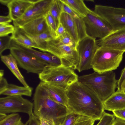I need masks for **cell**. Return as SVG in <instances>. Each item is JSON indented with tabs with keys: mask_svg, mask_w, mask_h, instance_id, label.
<instances>
[{
	"mask_svg": "<svg viewBox=\"0 0 125 125\" xmlns=\"http://www.w3.org/2000/svg\"><path fill=\"white\" fill-rule=\"evenodd\" d=\"M70 113L100 120L104 112L103 102L92 91L78 81L66 90Z\"/></svg>",
	"mask_w": 125,
	"mask_h": 125,
	"instance_id": "1",
	"label": "cell"
},
{
	"mask_svg": "<svg viewBox=\"0 0 125 125\" xmlns=\"http://www.w3.org/2000/svg\"><path fill=\"white\" fill-rule=\"evenodd\" d=\"M34 114L46 120L51 125H62L70 113L67 108L52 99L40 82L33 96Z\"/></svg>",
	"mask_w": 125,
	"mask_h": 125,
	"instance_id": "2",
	"label": "cell"
},
{
	"mask_svg": "<svg viewBox=\"0 0 125 125\" xmlns=\"http://www.w3.org/2000/svg\"><path fill=\"white\" fill-rule=\"evenodd\" d=\"M115 76L112 71L95 72L78 77V81L92 91L103 102L115 92L118 82Z\"/></svg>",
	"mask_w": 125,
	"mask_h": 125,
	"instance_id": "3",
	"label": "cell"
},
{
	"mask_svg": "<svg viewBox=\"0 0 125 125\" xmlns=\"http://www.w3.org/2000/svg\"><path fill=\"white\" fill-rule=\"evenodd\" d=\"M41 82L66 90L78 81V75L73 69L63 66L55 67L46 65L38 74Z\"/></svg>",
	"mask_w": 125,
	"mask_h": 125,
	"instance_id": "4",
	"label": "cell"
},
{
	"mask_svg": "<svg viewBox=\"0 0 125 125\" xmlns=\"http://www.w3.org/2000/svg\"><path fill=\"white\" fill-rule=\"evenodd\" d=\"M124 52L108 47H99L93 59L92 68L98 73L115 70L121 62Z\"/></svg>",
	"mask_w": 125,
	"mask_h": 125,
	"instance_id": "5",
	"label": "cell"
},
{
	"mask_svg": "<svg viewBox=\"0 0 125 125\" xmlns=\"http://www.w3.org/2000/svg\"><path fill=\"white\" fill-rule=\"evenodd\" d=\"M46 52L60 58L62 66L73 70L76 69L79 62V56L76 49L61 43L56 38L47 42Z\"/></svg>",
	"mask_w": 125,
	"mask_h": 125,
	"instance_id": "6",
	"label": "cell"
},
{
	"mask_svg": "<svg viewBox=\"0 0 125 125\" xmlns=\"http://www.w3.org/2000/svg\"><path fill=\"white\" fill-rule=\"evenodd\" d=\"M82 18L88 36L96 39H102L113 31L107 22L90 9Z\"/></svg>",
	"mask_w": 125,
	"mask_h": 125,
	"instance_id": "7",
	"label": "cell"
},
{
	"mask_svg": "<svg viewBox=\"0 0 125 125\" xmlns=\"http://www.w3.org/2000/svg\"><path fill=\"white\" fill-rule=\"evenodd\" d=\"M96 39L88 36L77 43L76 49L79 60L76 69L79 72L92 68L93 59L99 47Z\"/></svg>",
	"mask_w": 125,
	"mask_h": 125,
	"instance_id": "8",
	"label": "cell"
},
{
	"mask_svg": "<svg viewBox=\"0 0 125 125\" xmlns=\"http://www.w3.org/2000/svg\"><path fill=\"white\" fill-rule=\"evenodd\" d=\"M9 49L10 53L16 60L19 66L28 73L39 74L46 65H49L17 47L10 46Z\"/></svg>",
	"mask_w": 125,
	"mask_h": 125,
	"instance_id": "9",
	"label": "cell"
},
{
	"mask_svg": "<svg viewBox=\"0 0 125 125\" xmlns=\"http://www.w3.org/2000/svg\"><path fill=\"white\" fill-rule=\"evenodd\" d=\"M94 11L109 23L113 31L125 28V8L96 5Z\"/></svg>",
	"mask_w": 125,
	"mask_h": 125,
	"instance_id": "10",
	"label": "cell"
},
{
	"mask_svg": "<svg viewBox=\"0 0 125 125\" xmlns=\"http://www.w3.org/2000/svg\"><path fill=\"white\" fill-rule=\"evenodd\" d=\"M33 104L22 96H7L0 98V113L20 112L33 114Z\"/></svg>",
	"mask_w": 125,
	"mask_h": 125,
	"instance_id": "11",
	"label": "cell"
},
{
	"mask_svg": "<svg viewBox=\"0 0 125 125\" xmlns=\"http://www.w3.org/2000/svg\"><path fill=\"white\" fill-rule=\"evenodd\" d=\"M53 0H37L20 18L13 21L15 27H21L39 18L45 17L49 12Z\"/></svg>",
	"mask_w": 125,
	"mask_h": 125,
	"instance_id": "12",
	"label": "cell"
},
{
	"mask_svg": "<svg viewBox=\"0 0 125 125\" xmlns=\"http://www.w3.org/2000/svg\"><path fill=\"white\" fill-rule=\"evenodd\" d=\"M99 47H104L125 52V28L115 31L104 38L96 40Z\"/></svg>",
	"mask_w": 125,
	"mask_h": 125,
	"instance_id": "13",
	"label": "cell"
},
{
	"mask_svg": "<svg viewBox=\"0 0 125 125\" xmlns=\"http://www.w3.org/2000/svg\"><path fill=\"white\" fill-rule=\"evenodd\" d=\"M11 46L18 47L52 66L55 67L63 66L61 59L51 53L41 52L33 49L32 48L24 46L12 40L11 41Z\"/></svg>",
	"mask_w": 125,
	"mask_h": 125,
	"instance_id": "14",
	"label": "cell"
},
{
	"mask_svg": "<svg viewBox=\"0 0 125 125\" xmlns=\"http://www.w3.org/2000/svg\"><path fill=\"white\" fill-rule=\"evenodd\" d=\"M37 0H11L7 6L13 21L20 18Z\"/></svg>",
	"mask_w": 125,
	"mask_h": 125,
	"instance_id": "15",
	"label": "cell"
},
{
	"mask_svg": "<svg viewBox=\"0 0 125 125\" xmlns=\"http://www.w3.org/2000/svg\"><path fill=\"white\" fill-rule=\"evenodd\" d=\"M19 28L26 34L33 36H37L49 30L45 16L32 21Z\"/></svg>",
	"mask_w": 125,
	"mask_h": 125,
	"instance_id": "16",
	"label": "cell"
},
{
	"mask_svg": "<svg viewBox=\"0 0 125 125\" xmlns=\"http://www.w3.org/2000/svg\"><path fill=\"white\" fill-rule=\"evenodd\" d=\"M103 103L104 110L109 111L125 108V93L117 91Z\"/></svg>",
	"mask_w": 125,
	"mask_h": 125,
	"instance_id": "17",
	"label": "cell"
},
{
	"mask_svg": "<svg viewBox=\"0 0 125 125\" xmlns=\"http://www.w3.org/2000/svg\"><path fill=\"white\" fill-rule=\"evenodd\" d=\"M0 57L2 61L23 86L26 87H29L20 72L18 66L17 62L13 56L10 53L7 55H2Z\"/></svg>",
	"mask_w": 125,
	"mask_h": 125,
	"instance_id": "18",
	"label": "cell"
},
{
	"mask_svg": "<svg viewBox=\"0 0 125 125\" xmlns=\"http://www.w3.org/2000/svg\"><path fill=\"white\" fill-rule=\"evenodd\" d=\"M40 83L46 89L52 99L67 107V97L66 90L41 82Z\"/></svg>",
	"mask_w": 125,
	"mask_h": 125,
	"instance_id": "19",
	"label": "cell"
},
{
	"mask_svg": "<svg viewBox=\"0 0 125 125\" xmlns=\"http://www.w3.org/2000/svg\"><path fill=\"white\" fill-rule=\"evenodd\" d=\"M60 23L77 44L79 41L77 28L74 18L65 12H62L60 19Z\"/></svg>",
	"mask_w": 125,
	"mask_h": 125,
	"instance_id": "20",
	"label": "cell"
},
{
	"mask_svg": "<svg viewBox=\"0 0 125 125\" xmlns=\"http://www.w3.org/2000/svg\"><path fill=\"white\" fill-rule=\"evenodd\" d=\"M15 30L12 34V40L25 46L38 49V47L20 28L15 27Z\"/></svg>",
	"mask_w": 125,
	"mask_h": 125,
	"instance_id": "21",
	"label": "cell"
},
{
	"mask_svg": "<svg viewBox=\"0 0 125 125\" xmlns=\"http://www.w3.org/2000/svg\"><path fill=\"white\" fill-rule=\"evenodd\" d=\"M33 89L30 86H21L10 83L1 95L7 96L24 95L31 97L32 95Z\"/></svg>",
	"mask_w": 125,
	"mask_h": 125,
	"instance_id": "22",
	"label": "cell"
},
{
	"mask_svg": "<svg viewBox=\"0 0 125 125\" xmlns=\"http://www.w3.org/2000/svg\"><path fill=\"white\" fill-rule=\"evenodd\" d=\"M25 33L36 45L38 49L44 52H46V45L47 42L55 39L49 29L47 31L36 36H32Z\"/></svg>",
	"mask_w": 125,
	"mask_h": 125,
	"instance_id": "23",
	"label": "cell"
},
{
	"mask_svg": "<svg viewBox=\"0 0 125 125\" xmlns=\"http://www.w3.org/2000/svg\"><path fill=\"white\" fill-rule=\"evenodd\" d=\"M81 18L85 17L90 9L82 0H61Z\"/></svg>",
	"mask_w": 125,
	"mask_h": 125,
	"instance_id": "24",
	"label": "cell"
},
{
	"mask_svg": "<svg viewBox=\"0 0 125 125\" xmlns=\"http://www.w3.org/2000/svg\"><path fill=\"white\" fill-rule=\"evenodd\" d=\"M27 121L24 123L21 121L20 115L17 113H12L0 120V125H27Z\"/></svg>",
	"mask_w": 125,
	"mask_h": 125,
	"instance_id": "25",
	"label": "cell"
},
{
	"mask_svg": "<svg viewBox=\"0 0 125 125\" xmlns=\"http://www.w3.org/2000/svg\"><path fill=\"white\" fill-rule=\"evenodd\" d=\"M49 12L54 19L57 27L60 23V17L62 12L61 4L60 0H53Z\"/></svg>",
	"mask_w": 125,
	"mask_h": 125,
	"instance_id": "26",
	"label": "cell"
},
{
	"mask_svg": "<svg viewBox=\"0 0 125 125\" xmlns=\"http://www.w3.org/2000/svg\"><path fill=\"white\" fill-rule=\"evenodd\" d=\"M73 18L75 23L79 41L88 36L86 32L85 26L82 18L79 17Z\"/></svg>",
	"mask_w": 125,
	"mask_h": 125,
	"instance_id": "27",
	"label": "cell"
},
{
	"mask_svg": "<svg viewBox=\"0 0 125 125\" xmlns=\"http://www.w3.org/2000/svg\"><path fill=\"white\" fill-rule=\"evenodd\" d=\"M57 38L62 44L76 49L77 44L67 32H65Z\"/></svg>",
	"mask_w": 125,
	"mask_h": 125,
	"instance_id": "28",
	"label": "cell"
},
{
	"mask_svg": "<svg viewBox=\"0 0 125 125\" xmlns=\"http://www.w3.org/2000/svg\"><path fill=\"white\" fill-rule=\"evenodd\" d=\"M45 18L49 29L52 33L54 38H56V31L57 27L54 19L49 12L45 16Z\"/></svg>",
	"mask_w": 125,
	"mask_h": 125,
	"instance_id": "29",
	"label": "cell"
},
{
	"mask_svg": "<svg viewBox=\"0 0 125 125\" xmlns=\"http://www.w3.org/2000/svg\"><path fill=\"white\" fill-rule=\"evenodd\" d=\"M114 114L104 112L99 123L96 125H112L115 119Z\"/></svg>",
	"mask_w": 125,
	"mask_h": 125,
	"instance_id": "30",
	"label": "cell"
},
{
	"mask_svg": "<svg viewBox=\"0 0 125 125\" xmlns=\"http://www.w3.org/2000/svg\"><path fill=\"white\" fill-rule=\"evenodd\" d=\"M15 27L9 23L0 24V37L8 35L13 33L15 30Z\"/></svg>",
	"mask_w": 125,
	"mask_h": 125,
	"instance_id": "31",
	"label": "cell"
},
{
	"mask_svg": "<svg viewBox=\"0 0 125 125\" xmlns=\"http://www.w3.org/2000/svg\"><path fill=\"white\" fill-rule=\"evenodd\" d=\"M11 37L9 35L0 37V55L6 50L10 49L12 40Z\"/></svg>",
	"mask_w": 125,
	"mask_h": 125,
	"instance_id": "32",
	"label": "cell"
},
{
	"mask_svg": "<svg viewBox=\"0 0 125 125\" xmlns=\"http://www.w3.org/2000/svg\"><path fill=\"white\" fill-rule=\"evenodd\" d=\"M95 121L89 117L80 115L74 125H94Z\"/></svg>",
	"mask_w": 125,
	"mask_h": 125,
	"instance_id": "33",
	"label": "cell"
},
{
	"mask_svg": "<svg viewBox=\"0 0 125 125\" xmlns=\"http://www.w3.org/2000/svg\"><path fill=\"white\" fill-rule=\"evenodd\" d=\"M80 115L69 113L66 116L62 125H74Z\"/></svg>",
	"mask_w": 125,
	"mask_h": 125,
	"instance_id": "34",
	"label": "cell"
},
{
	"mask_svg": "<svg viewBox=\"0 0 125 125\" xmlns=\"http://www.w3.org/2000/svg\"><path fill=\"white\" fill-rule=\"evenodd\" d=\"M60 0L61 4L62 12L66 13L74 18L80 17L68 6L62 1L61 0Z\"/></svg>",
	"mask_w": 125,
	"mask_h": 125,
	"instance_id": "35",
	"label": "cell"
},
{
	"mask_svg": "<svg viewBox=\"0 0 125 125\" xmlns=\"http://www.w3.org/2000/svg\"><path fill=\"white\" fill-rule=\"evenodd\" d=\"M125 85V67L122 70L121 76L117 82V91L123 92Z\"/></svg>",
	"mask_w": 125,
	"mask_h": 125,
	"instance_id": "36",
	"label": "cell"
},
{
	"mask_svg": "<svg viewBox=\"0 0 125 125\" xmlns=\"http://www.w3.org/2000/svg\"><path fill=\"white\" fill-rule=\"evenodd\" d=\"M29 116L27 125H40L39 118L34 114Z\"/></svg>",
	"mask_w": 125,
	"mask_h": 125,
	"instance_id": "37",
	"label": "cell"
},
{
	"mask_svg": "<svg viewBox=\"0 0 125 125\" xmlns=\"http://www.w3.org/2000/svg\"><path fill=\"white\" fill-rule=\"evenodd\" d=\"M9 84L6 79L3 76H0V95L6 89Z\"/></svg>",
	"mask_w": 125,
	"mask_h": 125,
	"instance_id": "38",
	"label": "cell"
},
{
	"mask_svg": "<svg viewBox=\"0 0 125 125\" xmlns=\"http://www.w3.org/2000/svg\"><path fill=\"white\" fill-rule=\"evenodd\" d=\"M112 112L115 117L125 120V108L114 110Z\"/></svg>",
	"mask_w": 125,
	"mask_h": 125,
	"instance_id": "39",
	"label": "cell"
},
{
	"mask_svg": "<svg viewBox=\"0 0 125 125\" xmlns=\"http://www.w3.org/2000/svg\"><path fill=\"white\" fill-rule=\"evenodd\" d=\"M65 32V30L64 27L61 23H60L57 28L56 31V38Z\"/></svg>",
	"mask_w": 125,
	"mask_h": 125,
	"instance_id": "40",
	"label": "cell"
},
{
	"mask_svg": "<svg viewBox=\"0 0 125 125\" xmlns=\"http://www.w3.org/2000/svg\"><path fill=\"white\" fill-rule=\"evenodd\" d=\"M12 20L9 15L7 16H0V24L9 23L12 21Z\"/></svg>",
	"mask_w": 125,
	"mask_h": 125,
	"instance_id": "41",
	"label": "cell"
},
{
	"mask_svg": "<svg viewBox=\"0 0 125 125\" xmlns=\"http://www.w3.org/2000/svg\"><path fill=\"white\" fill-rule=\"evenodd\" d=\"M112 125H125V120L116 117Z\"/></svg>",
	"mask_w": 125,
	"mask_h": 125,
	"instance_id": "42",
	"label": "cell"
},
{
	"mask_svg": "<svg viewBox=\"0 0 125 125\" xmlns=\"http://www.w3.org/2000/svg\"><path fill=\"white\" fill-rule=\"evenodd\" d=\"M39 119L40 121V125H51L45 120L42 118Z\"/></svg>",
	"mask_w": 125,
	"mask_h": 125,
	"instance_id": "43",
	"label": "cell"
},
{
	"mask_svg": "<svg viewBox=\"0 0 125 125\" xmlns=\"http://www.w3.org/2000/svg\"><path fill=\"white\" fill-rule=\"evenodd\" d=\"M7 115L5 114L0 113V120L4 118Z\"/></svg>",
	"mask_w": 125,
	"mask_h": 125,
	"instance_id": "44",
	"label": "cell"
},
{
	"mask_svg": "<svg viewBox=\"0 0 125 125\" xmlns=\"http://www.w3.org/2000/svg\"><path fill=\"white\" fill-rule=\"evenodd\" d=\"M10 0H0V1L1 3L4 4H6L7 5L8 3L9 2Z\"/></svg>",
	"mask_w": 125,
	"mask_h": 125,
	"instance_id": "45",
	"label": "cell"
},
{
	"mask_svg": "<svg viewBox=\"0 0 125 125\" xmlns=\"http://www.w3.org/2000/svg\"><path fill=\"white\" fill-rule=\"evenodd\" d=\"M4 75V71L3 70H0V76H3Z\"/></svg>",
	"mask_w": 125,
	"mask_h": 125,
	"instance_id": "46",
	"label": "cell"
},
{
	"mask_svg": "<svg viewBox=\"0 0 125 125\" xmlns=\"http://www.w3.org/2000/svg\"><path fill=\"white\" fill-rule=\"evenodd\" d=\"M123 92H124L125 93V86L124 88Z\"/></svg>",
	"mask_w": 125,
	"mask_h": 125,
	"instance_id": "47",
	"label": "cell"
}]
</instances>
